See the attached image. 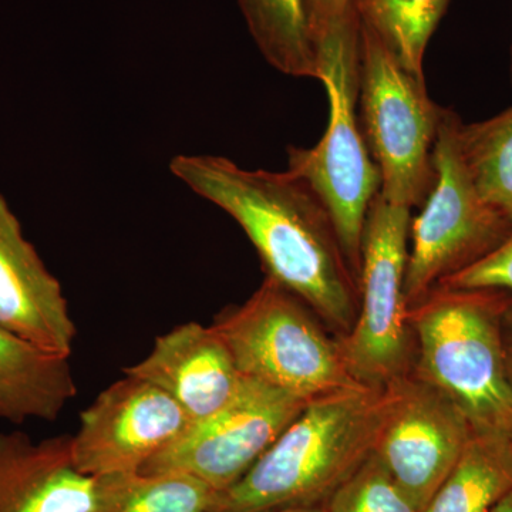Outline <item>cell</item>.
<instances>
[{"mask_svg":"<svg viewBox=\"0 0 512 512\" xmlns=\"http://www.w3.org/2000/svg\"><path fill=\"white\" fill-rule=\"evenodd\" d=\"M170 171L244 229L266 276L299 296L338 338L350 332L359 278L311 185L289 170H247L208 154L175 156Z\"/></svg>","mask_w":512,"mask_h":512,"instance_id":"6da1fadb","label":"cell"},{"mask_svg":"<svg viewBox=\"0 0 512 512\" xmlns=\"http://www.w3.org/2000/svg\"><path fill=\"white\" fill-rule=\"evenodd\" d=\"M390 402L392 386L359 387L311 400L255 466L217 494L210 512L325 504L372 456Z\"/></svg>","mask_w":512,"mask_h":512,"instance_id":"7a4b0ae2","label":"cell"},{"mask_svg":"<svg viewBox=\"0 0 512 512\" xmlns=\"http://www.w3.org/2000/svg\"><path fill=\"white\" fill-rule=\"evenodd\" d=\"M512 293L436 286L409 308L413 375L446 394L473 430H505L512 393L505 373L501 318Z\"/></svg>","mask_w":512,"mask_h":512,"instance_id":"3957f363","label":"cell"},{"mask_svg":"<svg viewBox=\"0 0 512 512\" xmlns=\"http://www.w3.org/2000/svg\"><path fill=\"white\" fill-rule=\"evenodd\" d=\"M360 29L353 2L315 40L319 80L329 97V124L315 147L288 148V170L311 185L328 208L357 278L367 211L382 188V174L367 148L357 111Z\"/></svg>","mask_w":512,"mask_h":512,"instance_id":"277c9868","label":"cell"},{"mask_svg":"<svg viewBox=\"0 0 512 512\" xmlns=\"http://www.w3.org/2000/svg\"><path fill=\"white\" fill-rule=\"evenodd\" d=\"M211 326L242 376L306 402L366 387L350 375L338 336L299 296L269 276L247 301L225 308Z\"/></svg>","mask_w":512,"mask_h":512,"instance_id":"5b68a950","label":"cell"},{"mask_svg":"<svg viewBox=\"0 0 512 512\" xmlns=\"http://www.w3.org/2000/svg\"><path fill=\"white\" fill-rule=\"evenodd\" d=\"M461 123L456 111L444 109L433 151L436 180L410 225L404 281L409 308L512 234L511 218L485 200L471 177L458 138Z\"/></svg>","mask_w":512,"mask_h":512,"instance_id":"8992f818","label":"cell"},{"mask_svg":"<svg viewBox=\"0 0 512 512\" xmlns=\"http://www.w3.org/2000/svg\"><path fill=\"white\" fill-rule=\"evenodd\" d=\"M359 107L367 148L382 174L380 195L389 204L419 207L436 180L433 151L444 109L430 99L424 77L404 69L365 25Z\"/></svg>","mask_w":512,"mask_h":512,"instance_id":"52a82bcc","label":"cell"},{"mask_svg":"<svg viewBox=\"0 0 512 512\" xmlns=\"http://www.w3.org/2000/svg\"><path fill=\"white\" fill-rule=\"evenodd\" d=\"M410 225V208L389 204L380 194L367 211L359 311L339 345L350 375L373 389H384L413 373L414 339L404 296Z\"/></svg>","mask_w":512,"mask_h":512,"instance_id":"ba28073f","label":"cell"},{"mask_svg":"<svg viewBox=\"0 0 512 512\" xmlns=\"http://www.w3.org/2000/svg\"><path fill=\"white\" fill-rule=\"evenodd\" d=\"M306 404L295 394L244 376L225 406L191 423L140 473H183L222 493L255 466Z\"/></svg>","mask_w":512,"mask_h":512,"instance_id":"9c48e42d","label":"cell"},{"mask_svg":"<svg viewBox=\"0 0 512 512\" xmlns=\"http://www.w3.org/2000/svg\"><path fill=\"white\" fill-rule=\"evenodd\" d=\"M191 423L160 387L124 373L80 414L72 436L74 466L92 477L140 473Z\"/></svg>","mask_w":512,"mask_h":512,"instance_id":"30bf717a","label":"cell"},{"mask_svg":"<svg viewBox=\"0 0 512 512\" xmlns=\"http://www.w3.org/2000/svg\"><path fill=\"white\" fill-rule=\"evenodd\" d=\"M392 386V402L373 454L423 512L467 446L473 426L431 384L410 375Z\"/></svg>","mask_w":512,"mask_h":512,"instance_id":"8fae6325","label":"cell"},{"mask_svg":"<svg viewBox=\"0 0 512 512\" xmlns=\"http://www.w3.org/2000/svg\"><path fill=\"white\" fill-rule=\"evenodd\" d=\"M0 328L70 357L77 329L59 279L47 269L0 194Z\"/></svg>","mask_w":512,"mask_h":512,"instance_id":"7c38bea8","label":"cell"},{"mask_svg":"<svg viewBox=\"0 0 512 512\" xmlns=\"http://www.w3.org/2000/svg\"><path fill=\"white\" fill-rule=\"evenodd\" d=\"M123 373L160 387L192 423L225 406L244 377L221 336L212 326L198 322L161 335L151 352Z\"/></svg>","mask_w":512,"mask_h":512,"instance_id":"4fadbf2b","label":"cell"},{"mask_svg":"<svg viewBox=\"0 0 512 512\" xmlns=\"http://www.w3.org/2000/svg\"><path fill=\"white\" fill-rule=\"evenodd\" d=\"M104 477L74 466L72 436L0 433V512H96Z\"/></svg>","mask_w":512,"mask_h":512,"instance_id":"5bb4252c","label":"cell"},{"mask_svg":"<svg viewBox=\"0 0 512 512\" xmlns=\"http://www.w3.org/2000/svg\"><path fill=\"white\" fill-rule=\"evenodd\" d=\"M76 394L69 357L0 328V419L55 421Z\"/></svg>","mask_w":512,"mask_h":512,"instance_id":"9a60e30c","label":"cell"},{"mask_svg":"<svg viewBox=\"0 0 512 512\" xmlns=\"http://www.w3.org/2000/svg\"><path fill=\"white\" fill-rule=\"evenodd\" d=\"M512 490V443L505 430H473L423 512H490Z\"/></svg>","mask_w":512,"mask_h":512,"instance_id":"2e32d148","label":"cell"},{"mask_svg":"<svg viewBox=\"0 0 512 512\" xmlns=\"http://www.w3.org/2000/svg\"><path fill=\"white\" fill-rule=\"evenodd\" d=\"M238 5L266 62L286 76L319 80L306 0H238Z\"/></svg>","mask_w":512,"mask_h":512,"instance_id":"e0dca14e","label":"cell"},{"mask_svg":"<svg viewBox=\"0 0 512 512\" xmlns=\"http://www.w3.org/2000/svg\"><path fill=\"white\" fill-rule=\"evenodd\" d=\"M360 22L372 30L414 76L424 77L430 37L450 0H353Z\"/></svg>","mask_w":512,"mask_h":512,"instance_id":"ac0fdd59","label":"cell"},{"mask_svg":"<svg viewBox=\"0 0 512 512\" xmlns=\"http://www.w3.org/2000/svg\"><path fill=\"white\" fill-rule=\"evenodd\" d=\"M217 491L183 473L104 477L96 512H210Z\"/></svg>","mask_w":512,"mask_h":512,"instance_id":"d6986e66","label":"cell"},{"mask_svg":"<svg viewBox=\"0 0 512 512\" xmlns=\"http://www.w3.org/2000/svg\"><path fill=\"white\" fill-rule=\"evenodd\" d=\"M458 138L478 191L512 220V107L480 123H461Z\"/></svg>","mask_w":512,"mask_h":512,"instance_id":"ffe728a7","label":"cell"},{"mask_svg":"<svg viewBox=\"0 0 512 512\" xmlns=\"http://www.w3.org/2000/svg\"><path fill=\"white\" fill-rule=\"evenodd\" d=\"M326 512H419L372 454L323 504Z\"/></svg>","mask_w":512,"mask_h":512,"instance_id":"44dd1931","label":"cell"},{"mask_svg":"<svg viewBox=\"0 0 512 512\" xmlns=\"http://www.w3.org/2000/svg\"><path fill=\"white\" fill-rule=\"evenodd\" d=\"M439 286L447 288H491L512 293V234L480 262L450 276Z\"/></svg>","mask_w":512,"mask_h":512,"instance_id":"7402d4cb","label":"cell"},{"mask_svg":"<svg viewBox=\"0 0 512 512\" xmlns=\"http://www.w3.org/2000/svg\"><path fill=\"white\" fill-rule=\"evenodd\" d=\"M353 5V0H306L309 32L313 45L326 29Z\"/></svg>","mask_w":512,"mask_h":512,"instance_id":"603a6c76","label":"cell"},{"mask_svg":"<svg viewBox=\"0 0 512 512\" xmlns=\"http://www.w3.org/2000/svg\"><path fill=\"white\" fill-rule=\"evenodd\" d=\"M501 336H503L505 373H507V382L512 393V296L501 318Z\"/></svg>","mask_w":512,"mask_h":512,"instance_id":"cb8c5ba5","label":"cell"},{"mask_svg":"<svg viewBox=\"0 0 512 512\" xmlns=\"http://www.w3.org/2000/svg\"><path fill=\"white\" fill-rule=\"evenodd\" d=\"M490 512H512V490Z\"/></svg>","mask_w":512,"mask_h":512,"instance_id":"d4e9b609","label":"cell"},{"mask_svg":"<svg viewBox=\"0 0 512 512\" xmlns=\"http://www.w3.org/2000/svg\"><path fill=\"white\" fill-rule=\"evenodd\" d=\"M262 512H326L323 505H313V507H293L282 508V510L262 511Z\"/></svg>","mask_w":512,"mask_h":512,"instance_id":"484cf974","label":"cell"},{"mask_svg":"<svg viewBox=\"0 0 512 512\" xmlns=\"http://www.w3.org/2000/svg\"><path fill=\"white\" fill-rule=\"evenodd\" d=\"M508 433H510V439H511V443H512V423H511L510 429H508Z\"/></svg>","mask_w":512,"mask_h":512,"instance_id":"4316f807","label":"cell"},{"mask_svg":"<svg viewBox=\"0 0 512 512\" xmlns=\"http://www.w3.org/2000/svg\"><path fill=\"white\" fill-rule=\"evenodd\" d=\"M511 70H512V64H511Z\"/></svg>","mask_w":512,"mask_h":512,"instance_id":"83f0119b","label":"cell"}]
</instances>
